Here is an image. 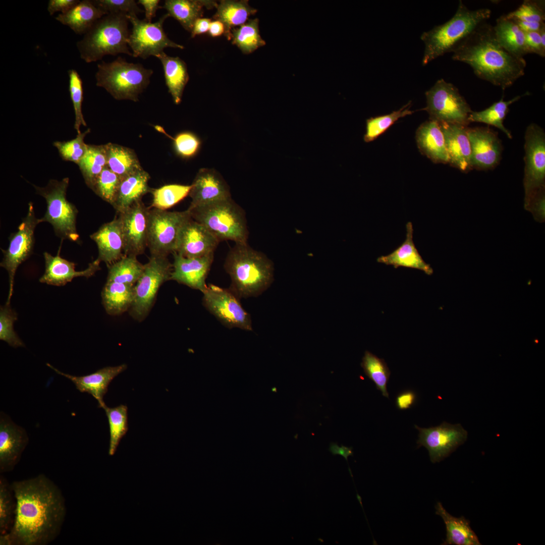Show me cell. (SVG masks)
I'll use <instances>...</instances> for the list:
<instances>
[{"mask_svg": "<svg viewBox=\"0 0 545 545\" xmlns=\"http://www.w3.org/2000/svg\"><path fill=\"white\" fill-rule=\"evenodd\" d=\"M406 239L392 253L379 257L378 262L393 265L395 268L405 267L421 270L427 275L433 273V269L426 263L418 252L413 240V228L411 222L406 224Z\"/></svg>", "mask_w": 545, "mask_h": 545, "instance_id": "cell-28", "label": "cell"}, {"mask_svg": "<svg viewBox=\"0 0 545 545\" xmlns=\"http://www.w3.org/2000/svg\"><path fill=\"white\" fill-rule=\"evenodd\" d=\"M219 242L203 225L190 217L181 229L175 252L187 258L202 257L214 253Z\"/></svg>", "mask_w": 545, "mask_h": 545, "instance_id": "cell-19", "label": "cell"}, {"mask_svg": "<svg viewBox=\"0 0 545 545\" xmlns=\"http://www.w3.org/2000/svg\"><path fill=\"white\" fill-rule=\"evenodd\" d=\"M86 185L92 189L97 178L106 166L105 145H88L78 164Z\"/></svg>", "mask_w": 545, "mask_h": 545, "instance_id": "cell-41", "label": "cell"}, {"mask_svg": "<svg viewBox=\"0 0 545 545\" xmlns=\"http://www.w3.org/2000/svg\"><path fill=\"white\" fill-rule=\"evenodd\" d=\"M153 72L141 64L129 63L119 57L112 62L97 64L96 84L117 100L136 102L149 85Z\"/></svg>", "mask_w": 545, "mask_h": 545, "instance_id": "cell-6", "label": "cell"}, {"mask_svg": "<svg viewBox=\"0 0 545 545\" xmlns=\"http://www.w3.org/2000/svg\"><path fill=\"white\" fill-rule=\"evenodd\" d=\"M107 416L110 428V444L108 455L115 454L121 439L128 430V407L120 405L110 408L106 405L103 408Z\"/></svg>", "mask_w": 545, "mask_h": 545, "instance_id": "cell-42", "label": "cell"}, {"mask_svg": "<svg viewBox=\"0 0 545 545\" xmlns=\"http://www.w3.org/2000/svg\"><path fill=\"white\" fill-rule=\"evenodd\" d=\"M524 150L523 186L526 202L545 188V133L535 124H530L526 128Z\"/></svg>", "mask_w": 545, "mask_h": 545, "instance_id": "cell-14", "label": "cell"}, {"mask_svg": "<svg viewBox=\"0 0 545 545\" xmlns=\"http://www.w3.org/2000/svg\"><path fill=\"white\" fill-rule=\"evenodd\" d=\"M156 58L160 61L164 73L166 84L174 103H181L185 87L189 76L185 62L176 57H171L164 51Z\"/></svg>", "mask_w": 545, "mask_h": 545, "instance_id": "cell-32", "label": "cell"}, {"mask_svg": "<svg viewBox=\"0 0 545 545\" xmlns=\"http://www.w3.org/2000/svg\"><path fill=\"white\" fill-rule=\"evenodd\" d=\"M134 286L106 281L101 292V298L107 314L120 315L129 310L134 299Z\"/></svg>", "mask_w": 545, "mask_h": 545, "instance_id": "cell-36", "label": "cell"}, {"mask_svg": "<svg viewBox=\"0 0 545 545\" xmlns=\"http://www.w3.org/2000/svg\"><path fill=\"white\" fill-rule=\"evenodd\" d=\"M40 223V219L36 217L33 204L30 202L26 216L23 219L17 231L9 238L8 248L2 250L4 256L1 266L7 271L9 280V291L6 303L11 302L17 268L32 253L34 244L35 229Z\"/></svg>", "mask_w": 545, "mask_h": 545, "instance_id": "cell-13", "label": "cell"}, {"mask_svg": "<svg viewBox=\"0 0 545 545\" xmlns=\"http://www.w3.org/2000/svg\"><path fill=\"white\" fill-rule=\"evenodd\" d=\"M80 2L78 0H49L47 11L50 15L57 12L64 14L68 12Z\"/></svg>", "mask_w": 545, "mask_h": 545, "instance_id": "cell-57", "label": "cell"}, {"mask_svg": "<svg viewBox=\"0 0 545 545\" xmlns=\"http://www.w3.org/2000/svg\"><path fill=\"white\" fill-rule=\"evenodd\" d=\"M105 15L92 1L83 0L67 13L59 14L55 19L70 27L75 33L84 35L98 19Z\"/></svg>", "mask_w": 545, "mask_h": 545, "instance_id": "cell-30", "label": "cell"}, {"mask_svg": "<svg viewBox=\"0 0 545 545\" xmlns=\"http://www.w3.org/2000/svg\"><path fill=\"white\" fill-rule=\"evenodd\" d=\"M149 208L141 201L119 213L124 242V255L137 256L147 247Z\"/></svg>", "mask_w": 545, "mask_h": 545, "instance_id": "cell-17", "label": "cell"}, {"mask_svg": "<svg viewBox=\"0 0 545 545\" xmlns=\"http://www.w3.org/2000/svg\"><path fill=\"white\" fill-rule=\"evenodd\" d=\"M545 189H542L524 202L525 208L533 215L536 221L540 223L545 220Z\"/></svg>", "mask_w": 545, "mask_h": 545, "instance_id": "cell-54", "label": "cell"}, {"mask_svg": "<svg viewBox=\"0 0 545 545\" xmlns=\"http://www.w3.org/2000/svg\"><path fill=\"white\" fill-rule=\"evenodd\" d=\"M169 17L167 13L152 23L140 20L136 15H127L132 26L128 45L133 57L146 59L151 56L156 57L167 47L184 48L183 45L171 40L164 31V23Z\"/></svg>", "mask_w": 545, "mask_h": 545, "instance_id": "cell-12", "label": "cell"}, {"mask_svg": "<svg viewBox=\"0 0 545 545\" xmlns=\"http://www.w3.org/2000/svg\"><path fill=\"white\" fill-rule=\"evenodd\" d=\"M159 0H139L138 4L141 5L144 9L145 19L148 22H151L152 19L155 16L157 10L161 9L159 6Z\"/></svg>", "mask_w": 545, "mask_h": 545, "instance_id": "cell-58", "label": "cell"}, {"mask_svg": "<svg viewBox=\"0 0 545 545\" xmlns=\"http://www.w3.org/2000/svg\"><path fill=\"white\" fill-rule=\"evenodd\" d=\"M420 152L436 164H448L445 137L439 122L429 120L422 124L416 133Z\"/></svg>", "mask_w": 545, "mask_h": 545, "instance_id": "cell-27", "label": "cell"}, {"mask_svg": "<svg viewBox=\"0 0 545 545\" xmlns=\"http://www.w3.org/2000/svg\"><path fill=\"white\" fill-rule=\"evenodd\" d=\"M59 254V252L56 256H52L47 252L43 253L45 271L39 280L40 283L62 286L71 282L76 277L88 278L100 269V261L97 258L90 262L85 269L76 271L75 263L63 258Z\"/></svg>", "mask_w": 545, "mask_h": 545, "instance_id": "cell-24", "label": "cell"}, {"mask_svg": "<svg viewBox=\"0 0 545 545\" xmlns=\"http://www.w3.org/2000/svg\"><path fill=\"white\" fill-rule=\"evenodd\" d=\"M144 267V265L137 260V256L124 255L108 266L106 281L135 285Z\"/></svg>", "mask_w": 545, "mask_h": 545, "instance_id": "cell-39", "label": "cell"}, {"mask_svg": "<svg viewBox=\"0 0 545 545\" xmlns=\"http://www.w3.org/2000/svg\"><path fill=\"white\" fill-rule=\"evenodd\" d=\"M361 366L366 375L374 383L376 389L380 391L384 397L389 398L387 386L391 371L384 359L366 351Z\"/></svg>", "mask_w": 545, "mask_h": 545, "instance_id": "cell-43", "label": "cell"}, {"mask_svg": "<svg viewBox=\"0 0 545 545\" xmlns=\"http://www.w3.org/2000/svg\"><path fill=\"white\" fill-rule=\"evenodd\" d=\"M93 3L99 9L108 14L137 15L143 12L134 0H93Z\"/></svg>", "mask_w": 545, "mask_h": 545, "instance_id": "cell-52", "label": "cell"}, {"mask_svg": "<svg viewBox=\"0 0 545 545\" xmlns=\"http://www.w3.org/2000/svg\"><path fill=\"white\" fill-rule=\"evenodd\" d=\"M69 90L75 113L74 128L78 134L81 133L80 127L86 126L82 111L83 100V88L82 80L76 70L68 71Z\"/></svg>", "mask_w": 545, "mask_h": 545, "instance_id": "cell-48", "label": "cell"}, {"mask_svg": "<svg viewBox=\"0 0 545 545\" xmlns=\"http://www.w3.org/2000/svg\"><path fill=\"white\" fill-rule=\"evenodd\" d=\"M443 132L449 163L462 172L467 173L471 169V147L467 134V127L439 123Z\"/></svg>", "mask_w": 545, "mask_h": 545, "instance_id": "cell-25", "label": "cell"}, {"mask_svg": "<svg viewBox=\"0 0 545 545\" xmlns=\"http://www.w3.org/2000/svg\"><path fill=\"white\" fill-rule=\"evenodd\" d=\"M11 487L3 478L0 479V532L1 534L8 533L13 523L15 501Z\"/></svg>", "mask_w": 545, "mask_h": 545, "instance_id": "cell-46", "label": "cell"}, {"mask_svg": "<svg viewBox=\"0 0 545 545\" xmlns=\"http://www.w3.org/2000/svg\"><path fill=\"white\" fill-rule=\"evenodd\" d=\"M122 178L106 166L97 178L92 190L111 205L116 196Z\"/></svg>", "mask_w": 545, "mask_h": 545, "instance_id": "cell-47", "label": "cell"}, {"mask_svg": "<svg viewBox=\"0 0 545 545\" xmlns=\"http://www.w3.org/2000/svg\"><path fill=\"white\" fill-rule=\"evenodd\" d=\"M205 308L229 328L252 331L250 314L243 308L238 296L230 289L210 284L202 292Z\"/></svg>", "mask_w": 545, "mask_h": 545, "instance_id": "cell-15", "label": "cell"}, {"mask_svg": "<svg viewBox=\"0 0 545 545\" xmlns=\"http://www.w3.org/2000/svg\"><path fill=\"white\" fill-rule=\"evenodd\" d=\"M46 365L57 373L70 379L80 392L87 393L92 395L97 401L99 407L103 409L106 406L103 397L107 392L110 384L115 377L127 368L125 364L116 366H107L90 374L78 376L63 372L49 363H46Z\"/></svg>", "mask_w": 545, "mask_h": 545, "instance_id": "cell-23", "label": "cell"}, {"mask_svg": "<svg viewBox=\"0 0 545 545\" xmlns=\"http://www.w3.org/2000/svg\"><path fill=\"white\" fill-rule=\"evenodd\" d=\"M18 319V314L11 307L10 303H6L0 307V339L10 346L17 348L24 346L14 329V322Z\"/></svg>", "mask_w": 545, "mask_h": 545, "instance_id": "cell-49", "label": "cell"}, {"mask_svg": "<svg viewBox=\"0 0 545 545\" xmlns=\"http://www.w3.org/2000/svg\"><path fill=\"white\" fill-rule=\"evenodd\" d=\"M527 94L528 92H526L523 95L516 96L508 101H504L503 98H502L484 110L479 112L472 111L469 115V121L470 123H483L496 127L503 132L509 138L511 139L512 134L504 126V120L509 111V106Z\"/></svg>", "mask_w": 545, "mask_h": 545, "instance_id": "cell-38", "label": "cell"}, {"mask_svg": "<svg viewBox=\"0 0 545 545\" xmlns=\"http://www.w3.org/2000/svg\"><path fill=\"white\" fill-rule=\"evenodd\" d=\"M493 30L498 42L509 53L518 58L527 54L525 32L514 20L502 15L496 20Z\"/></svg>", "mask_w": 545, "mask_h": 545, "instance_id": "cell-34", "label": "cell"}, {"mask_svg": "<svg viewBox=\"0 0 545 545\" xmlns=\"http://www.w3.org/2000/svg\"><path fill=\"white\" fill-rule=\"evenodd\" d=\"M173 140L176 153L184 158L193 157L201 147L200 139L191 132H181Z\"/></svg>", "mask_w": 545, "mask_h": 545, "instance_id": "cell-53", "label": "cell"}, {"mask_svg": "<svg viewBox=\"0 0 545 545\" xmlns=\"http://www.w3.org/2000/svg\"><path fill=\"white\" fill-rule=\"evenodd\" d=\"M69 182V178H65L61 181L51 180L44 187H34L37 193L44 198L47 205L40 222L50 224L55 234L62 240L77 242L79 239L76 229L78 211L66 198Z\"/></svg>", "mask_w": 545, "mask_h": 545, "instance_id": "cell-8", "label": "cell"}, {"mask_svg": "<svg viewBox=\"0 0 545 545\" xmlns=\"http://www.w3.org/2000/svg\"><path fill=\"white\" fill-rule=\"evenodd\" d=\"M89 132V129L78 134L75 138L70 141L54 142L53 145L62 159L78 165L87 151L88 144L84 142V138Z\"/></svg>", "mask_w": 545, "mask_h": 545, "instance_id": "cell-50", "label": "cell"}, {"mask_svg": "<svg viewBox=\"0 0 545 545\" xmlns=\"http://www.w3.org/2000/svg\"><path fill=\"white\" fill-rule=\"evenodd\" d=\"M189 195V207L206 205L231 197L230 188L222 176L215 170H199L191 184Z\"/></svg>", "mask_w": 545, "mask_h": 545, "instance_id": "cell-20", "label": "cell"}, {"mask_svg": "<svg viewBox=\"0 0 545 545\" xmlns=\"http://www.w3.org/2000/svg\"><path fill=\"white\" fill-rule=\"evenodd\" d=\"M425 96L426 105L422 110L428 113L429 120L465 127L470 123L469 117L472 111L452 83L440 79L426 91Z\"/></svg>", "mask_w": 545, "mask_h": 545, "instance_id": "cell-9", "label": "cell"}, {"mask_svg": "<svg viewBox=\"0 0 545 545\" xmlns=\"http://www.w3.org/2000/svg\"><path fill=\"white\" fill-rule=\"evenodd\" d=\"M192 186L169 184L150 190L152 194L151 207L166 210L174 206L189 194Z\"/></svg>", "mask_w": 545, "mask_h": 545, "instance_id": "cell-45", "label": "cell"}, {"mask_svg": "<svg viewBox=\"0 0 545 545\" xmlns=\"http://www.w3.org/2000/svg\"><path fill=\"white\" fill-rule=\"evenodd\" d=\"M150 176L142 169L121 179L115 199L112 205L121 213L137 202L150 191L148 186Z\"/></svg>", "mask_w": 545, "mask_h": 545, "instance_id": "cell-29", "label": "cell"}, {"mask_svg": "<svg viewBox=\"0 0 545 545\" xmlns=\"http://www.w3.org/2000/svg\"><path fill=\"white\" fill-rule=\"evenodd\" d=\"M414 427L419 431L418 448L423 446L427 449L433 463L449 456L467 438V431L460 424L444 421L439 426L429 428H421L416 425Z\"/></svg>", "mask_w": 545, "mask_h": 545, "instance_id": "cell-16", "label": "cell"}, {"mask_svg": "<svg viewBox=\"0 0 545 545\" xmlns=\"http://www.w3.org/2000/svg\"><path fill=\"white\" fill-rule=\"evenodd\" d=\"M90 237L97 246V259L107 266L124 255V238L119 217L104 224Z\"/></svg>", "mask_w": 545, "mask_h": 545, "instance_id": "cell-26", "label": "cell"}, {"mask_svg": "<svg viewBox=\"0 0 545 545\" xmlns=\"http://www.w3.org/2000/svg\"><path fill=\"white\" fill-rule=\"evenodd\" d=\"M525 35L527 53H535L544 58L545 47L542 45L539 31L526 32Z\"/></svg>", "mask_w": 545, "mask_h": 545, "instance_id": "cell-55", "label": "cell"}, {"mask_svg": "<svg viewBox=\"0 0 545 545\" xmlns=\"http://www.w3.org/2000/svg\"><path fill=\"white\" fill-rule=\"evenodd\" d=\"M14 518L10 531L0 536L1 545H46L59 534L66 514L59 487L43 474L11 484Z\"/></svg>", "mask_w": 545, "mask_h": 545, "instance_id": "cell-1", "label": "cell"}, {"mask_svg": "<svg viewBox=\"0 0 545 545\" xmlns=\"http://www.w3.org/2000/svg\"><path fill=\"white\" fill-rule=\"evenodd\" d=\"M490 15L489 9L470 10L459 1L456 12L451 19L421 34L420 38L424 44L422 65L452 52L479 25L486 22Z\"/></svg>", "mask_w": 545, "mask_h": 545, "instance_id": "cell-4", "label": "cell"}, {"mask_svg": "<svg viewBox=\"0 0 545 545\" xmlns=\"http://www.w3.org/2000/svg\"><path fill=\"white\" fill-rule=\"evenodd\" d=\"M514 20L529 22H544V1L525 0L515 11L506 15Z\"/></svg>", "mask_w": 545, "mask_h": 545, "instance_id": "cell-51", "label": "cell"}, {"mask_svg": "<svg viewBox=\"0 0 545 545\" xmlns=\"http://www.w3.org/2000/svg\"><path fill=\"white\" fill-rule=\"evenodd\" d=\"M129 21L123 14H108L98 19L77 42L81 58L89 63L106 55L132 56L128 45Z\"/></svg>", "mask_w": 545, "mask_h": 545, "instance_id": "cell-5", "label": "cell"}, {"mask_svg": "<svg viewBox=\"0 0 545 545\" xmlns=\"http://www.w3.org/2000/svg\"><path fill=\"white\" fill-rule=\"evenodd\" d=\"M417 399V394L414 391L404 390L397 395L395 400L396 406L399 410H407L416 404Z\"/></svg>", "mask_w": 545, "mask_h": 545, "instance_id": "cell-56", "label": "cell"}, {"mask_svg": "<svg viewBox=\"0 0 545 545\" xmlns=\"http://www.w3.org/2000/svg\"><path fill=\"white\" fill-rule=\"evenodd\" d=\"M259 20L249 19L231 31V40L244 54H249L265 44L259 30Z\"/></svg>", "mask_w": 545, "mask_h": 545, "instance_id": "cell-40", "label": "cell"}, {"mask_svg": "<svg viewBox=\"0 0 545 545\" xmlns=\"http://www.w3.org/2000/svg\"><path fill=\"white\" fill-rule=\"evenodd\" d=\"M411 101L397 111L380 116L371 117L366 120V132L363 136L365 142L374 140L385 132L400 118L411 115L413 111L410 110Z\"/></svg>", "mask_w": 545, "mask_h": 545, "instance_id": "cell-44", "label": "cell"}, {"mask_svg": "<svg viewBox=\"0 0 545 545\" xmlns=\"http://www.w3.org/2000/svg\"><path fill=\"white\" fill-rule=\"evenodd\" d=\"M104 145L106 166L121 178L143 169L133 149L112 143Z\"/></svg>", "mask_w": 545, "mask_h": 545, "instance_id": "cell-37", "label": "cell"}, {"mask_svg": "<svg viewBox=\"0 0 545 545\" xmlns=\"http://www.w3.org/2000/svg\"><path fill=\"white\" fill-rule=\"evenodd\" d=\"M514 20L518 26L525 33L529 32L539 31L541 29V28L545 25L544 22H529L519 20Z\"/></svg>", "mask_w": 545, "mask_h": 545, "instance_id": "cell-60", "label": "cell"}, {"mask_svg": "<svg viewBox=\"0 0 545 545\" xmlns=\"http://www.w3.org/2000/svg\"><path fill=\"white\" fill-rule=\"evenodd\" d=\"M435 513L443 519L446 525V538L442 544L480 545L478 538L471 529L469 521L461 516L450 515L440 502L435 506Z\"/></svg>", "mask_w": 545, "mask_h": 545, "instance_id": "cell-33", "label": "cell"}, {"mask_svg": "<svg viewBox=\"0 0 545 545\" xmlns=\"http://www.w3.org/2000/svg\"><path fill=\"white\" fill-rule=\"evenodd\" d=\"M452 58L469 65L475 75L503 90L524 75L526 62L504 49L496 38L493 26L485 22L459 43Z\"/></svg>", "mask_w": 545, "mask_h": 545, "instance_id": "cell-2", "label": "cell"}, {"mask_svg": "<svg viewBox=\"0 0 545 545\" xmlns=\"http://www.w3.org/2000/svg\"><path fill=\"white\" fill-rule=\"evenodd\" d=\"M134 286V299L129 310L136 320L141 321L148 315L158 291L163 283L170 280L173 265L167 257L151 256Z\"/></svg>", "mask_w": 545, "mask_h": 545, "instance_id": "cell-10", "label": "cell"}, {"mask_svg": "<svg viewBox=\"0 0 545 545\" xmlns=\"http://www.w3.org/2000/svg\"><path fill=\"white\" fill-rule=\"evenodd\" d=\"M191 218L203 225L220 242L246 243L248 237L244 210L232 198L187 209Z\"/></svg>", "mask_w": 545, "mask_h": 545, "instance_id": "cell-7", "label": "cell"}, {"mask_svg": "<svg viewBox=\"0 0 545 545\" xmlns=\"http://www.w3.org/2000/svg\"><path fill=\"white\" fill-rule=\"evenodd\" d=\"M170 280L198 290L206 289L205 281L213 260L214 253L199 257L187 258L174 252Z\"/></svg>", "mask_w": 545, "mask_h": 545, "instance_id": "cell-21", "label": "cell"}, {"mask_svg": "<svg viewBox=\"0 0 545 545\" xmlns=\"http://www.w3.org/2000/svg\"><path fill=\"white\" fill-rule=\"evenodd\" d=\"M329 451L334 455H340L343 456L347 461H348V457L349 456H353V451L352 447H347L342 445L341 447H339L336 443H331Z\"/></svg>", "mask_w": 545, "mask_h": 545, "instance_id": "cell-61", "label": "cell"}, {"mask_svg": "<svg viewBox=\"0 0 545 545\" xmlns=\"http://www.w3.org/2000/svg\"><path fill=\"white\" fill-rule=\"evenodd\" d=\"M216 8L213 18L224 24V34L228 40L231 39V31L234 27L244 24L251 15L257 12V10L251 7L248 1L246 0L221 1Z\"/></svg>", "mask_w": 545, "mask_h": 545, "instance_id": "cell-35", "label": "cell"}, {"mask_svg": "<svg viewBox=\"0 0 545 545\" xmlns=\"http://www.w3.org/2000/svg\"><path fill=\"white\" fill-rule=\"evenodd\" d=\"M471 147L472 169L487 170L500 162L502 145L497 134L488 127L467 128Z\"/></svg>", "mask_w": 545, "mask_h": 545, "instance_id": "cell-18", "label": "cell"}, {"mask_svg": "<svg viewBox=\"0 0 545 545\" xmlns=\"http://www.w3.org/2000/svg\"><path fill=\"white\" fill-rule=\"evenodd\" d=\"M28 442L26 431L9 418L1 416L0 471H12L19 462Z\"/></svg>", "mask_w": 545, "mask_h": 545, "instance_id": "cell-22", "label": "cell"}, {"mask_svg": "<svg viewBox=\"0 0 545 545\" xmlns=\"http://www.w3.org/2000/svg\"><path fill=\"white\" fill-rule=\"evenodd\" d=\"M211 20L208 18H199L194 24L191 36L192 38L208 31Z\"/></svg>", "mask_w": 545, "mask_h": 545, "instance_id": "cell-59", "label": "cell"}, {"mask_svg": "<svg viewBox=\"0 0 545 545\" xmlns=\"http://www.w3.org/2000/svg\"><path fill=\"white\" fill-rule=\"evenodd\" d=\"M224 267L231 279L230 289L238 297L257 296L274 280L271 261L247 243H235L228 253Z\"/></svg>", "mask_w": 545, "mask_h": 545, "instance_id": "cell-3", "label": "cell"}, {"mask_svg": "<svg viewBox=\"0 0 545 545\" xmlns=\"http://www.w3.org/2000/svg\"><path fill=\"white\" fill-rule=\"evenodd\" d=\"M190 217L188 209L168 211L149 209L147 247L151 256L167 257L175 252L181 229Z\"/></svg>", "mask_w": 545, "mask_h": 545, "instance_id": "cell-11", "label": "cell"}, {"mask_svg": "<svg viewBox=\"0 0 545 545\" xmlns=\"http://www.w3.org/2000/svg\"><path fill=\"white\" fill-rule=\"evenodd\" d=\"M217 5L216 2L209 0H166L161 9L191 32L195 21L202 16L204 8L211 9Z\"/></svg>", "mask_w": 545, "mask_h": 545, "instance_id": "cell-31", "label": "cell"}, {"mask_svg": "<svg viewBox=\"0 0 545 545\" xmlns=\"http://www.w3.org/2000/svg\"><path fill=\"white\" fill-rule=\"evenodd\" d=\"M209 34L212 37L219 36L225 32L224 24L218 20L211 22L208 30Z\"/></svg>", "mask_w": 545, "mask_h": 545, "instance_id": "cell-62", "label": "cell"}]
</instances>
